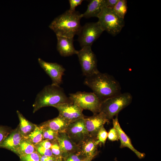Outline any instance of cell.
Instances as JSON below:
<instances>
[{"instance_id": "1", "label": "cell", "mask_w": 161, "mask_h": 161, "mask_svg": "<svg viewBox=\"0 0 161 161\" xmlns=\"http://www.w3.org/2000/svg\"><path fill=\"white\" fill-rule=\"evenodd\" d=\"M84 83L92 89L102 102L121 93L119 82L107 73L99 71L86 77Z\"/></svg>"}, {"instance_id": "2", "label": "cell", "mask_w": 161, "mask_h": 161, "mask_svg": "<svg viewBox=\"0 0 161 161\" xmlns=\"http://www.w3.org/2000/svg\"><path fill=\"white\" fill-rule=\"evenodd\" d=\"M82 17V14L79 12H71L68 10L55 18L49 27L56 35L73 38L81 29L80 21Z\"/></svg>"}, {"instance_id": "3", "label": "cell", "mask_w": 161, "mask_h": 161, "mask_svg": "<svg viewBox=\"0 0 161 161\" xmlns=\"http://www.w3.org/2000/svg\"><path fill=\"white\" fill-rule=\"evenodd\" d=\"M72 103L60 86L53 84L48 85L37 95L33 104V112L43 107L52 106L66 103Z\"/></svg>"}, {"instance_id": "4", "label": "cell", "mask_w": 161, "mask_h": 161, "mask_svg": "<svg viewBox=\"0 0 161 161\" xmlns=\"http://www.w3.org/2000/svg\"><path fill=\"white\" fill-rule=\"evenodd\" d=\"M132 97L130 93L126 92L109 98L102 102L100 112L104 114L109 121L129 105Z\"/></svg>"}, {"instance_id": "5", "label": "cell", "mask_w": 161, "mask_h": 161, "mask_svg": "<svg viewBox=\"0 0 161 161\" xmlns=\"http://www.w3.org/2000/svg\"><path fill=\"white\" fill-rule=\"evenodd\" d=\"M97 18L103 30L113 36L119 33L125 25L124 19L118 16L112 9L105 7Z\"/></svg>"}, {"instance_id": "6", "label": "cell", "mask_w": 161, "mask_h": 161, "mask_svg": "<svg viewBox=\"0 0 161 161\" xmlns=\"http://www.w3.org/2000/svg\"><path fill=\"white\" fill-rule=\"evenodd\" d=\"M72 102L82 109L88 110L93 114L100 112L101 101L93 92L78 91L69 94Z\"/></svg>"}, {"instance_id": "7", "label": "cell", "mask_w": 161, "mask_h": 161, "mask_svg": "<svg viewBox=\"0 0 161 161\" xmlns=\"http://www.w3.org/2000/svg\"><path fill=\"white\" fill-rule=\"evenodd\" d=\"M77 55L84 76L88 77L99 71L97 68V58L91 47H82L78 51Z\"/></svg>"}, {"instance_id": "8", "label": "cell", "mask_w": 161, "mask_h": 161, "mask_svg": "<svg viewBox=\"0 0 161 161\" xmlns=\"http://www.w3.org/2000/svg\"><path fill=\"white\" fill-rule=\"evenodd\" d=\"M103 31L98 21L86 23L81 26L78 35V40L80 47H91Z\"/></svg>"}, {"instance_id": "9", "label": "cell", "mask_w": 161, "mask_h": 161, "mask_svg": "<svg viewBox=\"0 0 161 161\" xmlns=\"http://www.w3.org/2000/svg\"><path fill=\"white\" fill-rule=\"evenodd\" d=\"M53 107L58 110V115L69 124L85 117L83 113V110L73 103L60 104Z\"/></svg>"}, {"instance_id": "10", "label": "cell", "mask_w": 161, "mask_h": 161, "mask_svg": "<svg viewBox=\"0 0 161 161\" xmlns=\"http://www.w3.org/2000/svg\"><path fill=\"white\" fill-rule=\"evenodd\" d=\"M41 67L49 76L52 80V84L60 86L62 82V76L65 69L63 66L56 63L48 62L41 58L38 59Z\"/></svg>"}, {"instance_id": "11", "label": "cell", "mask_w": 161, "mask_h": 161, "mask_svg": "<svg viewBox=\"0 0 161 161\" xmlns=\"http://www.w3.org/2000/svg\"><path fill=\"white\" fill-rule=\"evenodd\" d=\"M65 132L78 146L89 136L85 125L84 118L69 124Z\"/></svg>"}, {"instance_id": "12", "label": "cell", "mask_w": 161, "mask_h": 161, "mask_svg": "<svg viewBox=\"0 0 161 161\" xmlns=\"http://www.w3.org/2000/svg\"><path fill=\"white\" fill-rule=\"evenodd\" d=\"M84 120L89 135L94 137H97L99 130L109 121L105 115L101 112L94 114L92 116L85 117Z\"/></svg>"}, {"instance_id": "13", "label": "cell", "mask_w": 161, "mask_h": 161, "mask_svg": "<svg viewBox=\"0 0 161 161\" xmlns=\"http://www.w3.org/2000/svg\"><path fill=\"white\" fill-rule=\"evenodd\" d=\"M57 140L61 151L62 156L64 158L80 151L78 146L71 140L65 132L58 133Z\"/></svg>"}, {"instance_id": "14", "label": "cell", "mask_w": 161, "mask_h": 161, "mask_svg": "<svg viewBox=\"0 0 161 161\" xmlns=\"http://www.w3.org/2000/svg\"><path fill=\"white\" fill-rule=\"evenodd\" d=\"M100 143L97 137L88 136L78 145L80 151L85 157L93 158L98 153V147Z\"/></svg>"}, {"instance_id": "15", "label": "cell", "mask_w": 161, "mask_h": 161, "mask_svg": "<svg viewBox=\"0 0 161 161\" xmlns=\"http://www.w3.org/2000/svg\"><path fill=\"white\" fill-rule=\"evenodd\" d=\"M25 138L21 134L18 126L12 130L0 145V148H4L15 153L21 143Z\"/></svg>"}, {"instance_id": "16", "label": "cell", "mask_w": 161, "mask_h": 161, "mask_svg": "<svg viewBox=\"0 0 161 161\" xmlns=\"http://www.w3.org/2000/svg\"><path fill=\"white\" fill-rule=\"evenodd\" d=\"M57 39V49L62 56L67 57L77 54L78 50L74 48L73 38L56 35Z\"/></svg>"}, {"instance_id": "17", "label": "cell", "mask_w": 161, "mask_h": 161, "mask_svg": "<svg viewBox=\"0 0 161 161\" xmlns=\"http://www.w3.org/2000/svg\"><path fill=\"white\" fill-rule=\"evenodd\" d=\"M113 127L116 129L118 134L119 139L120 141V147L122 148L127 147L134 152L139 158H143L145 157V154L138 151L133 146L130 139L120 126L117 115L116 116L114 119H113Z\"/></svg>"}, {"instance_id": "18", "label": "cell", "mask_w": 161, "mask_h": 161, "mask_svg": "<svg viewBox=\"0 0 161 161\" xmlns=\"http://www.w3.org/2000/svg\"><path fill=\"white\" fill-rule=\"evenodd\" d=\"M104 7V0H90L86 10L82 14L83 17L87 18L92 17H97Z\"/></svg>"}, {"instance_id": "19", "label": "cell", "mask_w": 161, "mask_h": 161, "mask_svg": "<svg viewBox=\"0 0 161 161\" xmlns=\"http://www.w3.org/2000/svg\"><path fill=\"white\" fill-rule=\"evenodd\" d=\"M69 123L61 117H57L43 123L41 125L48 127L58 133L65 132Z\"/></svg>"}, {"instance_id": "20", "label": "cell", "mask_w": 161, "mask_h": 161, "mask_svg": "<svg viewBox=\"0 0 161 161\" xmlns=\"http://www.w3.org/2000/svg\"><path fill=\"white\" fill-rule=\"evenodd\" d=\"M16 113L19 120V131L25 138L34 131L37 125L27 120L19 111L17 110Z\"/></svg>"}, {"instance_id": "21", "label": "cell", "mask_w": 161, "mask_h": 161, "mask_svg": "<svg viewBox=\"0 0 161 161\" xmlns=\"http://www.w3.org/2000/svg\"><path fill=\"white\" fill-rule=\"evenodd\" d=\"M36 151L35 146L25 138L21 142L15 153L21 156L31 154Z\"/></svg>"}, {"instance_id": "22", "label": "cell", "mask_w": 161, "mask_h": 161, "mask_svg": "<svg viewBox=\"0 0 161 161\" xmlns=\"http://www.w3.org/2000/svg\"><path fill=\"white\" fill-rule=\"evenodd\" d=\"M25 138L34 145L44 140L41 126L37 125L34 131Z\"/></svg>"}, {"instance_id": "23", "label": "cell", "mask_w": 161, "mask_h": 161, "mask_svg": "<svg viewBox=\"0 0 161 161\" xmlns=\"http://www.w3.org/2000/svg\"><path fill=\"white\" fill-rule=\"evenodd\" d=\"M127 9V1L118 0L112 9L118 16L124 19Z\"/></svg>"}, {"instance_id": "24", "label": "cell", "mask_w": 161, "mask_h": 161, "mask_svg": "<svg viewBox=\"0 0 161 161\" xmlns=\"http://www.w3.org/2000/svg\"><path fill=\"white\" fill-rule=\"evenodd\" d=\"M43 130L44 140H48L51 141L57 140L58 133L48 127L41 125Z\"/></svg>"}, {"instance_id": "25", "label": "cell", "mask_w": 161, "mask_h": 161, "mask_svg": "<svg viewBox=\"0 0 161 161\" xmlns=\"http://www.w3.org/2000/svg\"><path fill=\"white\" fill-rule=\"evenodd\" d=\"M85 157H86L80 151L71 154L64 157V161H81Z\"/></svg>"}, {"instance_id": "26", "label": "cell", "mask_w": 161, "mask_h": 161, "mask_svg": "<svg viewBox=\"0 0 161 161\" xmlns=\"http://www.w3.org/2000/svg\"><path fill=\"white\" fill-rule=\"evenodd\" d=\"M40 154L36 151L30 154L20 156L21 161H40Z\"/></svg>"}, {"instance_id": "27", "label": "cell", "mask_w": 161, "mask_h": 161, "mask_svg": "<svg viewBox=\"0 0 161 161\" xmlns=\"http://www.w3.org/2000/svg\"><path fill=\"white\" fill-rule=\"evenodd\" d=\"M108 137V133L104 127H102L98 131L97 138L100 143L104 145Z\"/></svg>"}, {"instance_id": "28", "label": "cell", "mask_w": 161, "mask_h": 161, "mask_svg": "<svg viewBox=\"0 0 161 161\" xmlns=\"http://www.w3.org/2000/svg\"><path fill=\"white\" fill-rule=\"evenodd\" d=\"M50 149L53 156L57 157H62L61 151L57 140L52 141Z\"/></svg>"}, {"instance_id": "29", "label": "cell", "mask_w": 161, "mask_h": 161, "mask_svg": "<svg viewBox=\"0 0 161 161\" xmlns=\"http://www.w3.org/2000/svg\"><path fill=\"white\" fill-rule=\"evenodd\" d=\"M12 131L8 126L0 125V145Z\"/></svg>"}, {"instance_id": "30", "label": "cell", "mask_w": 161, "mask_h": 161, "mask_svg": "<svg viewBox=\"0 0 161 161\" xmlns=\"http://www.w3.org/2000/svg\"><path fill=\"white\" fill-rule=\"evenodd\" d=\"M36 151L41 155L48 157L54 156L53 155L50 149H47L38 145H35Z\"/></svg>"}, {"instance_id": "31", "label": "cell", "mask_w": 161, "mask_h": 161, "mask_svg": "<svg viewBox=\"0 0 161 161\" xmlns=\"http://www.w3.org/2000/svg\"><path fill=\"white\" fill-rule=\"evenodd\" d=\"M108 139L111 141H118L119 136L118 132L116 129L113 127L111 129L108 133Z\"/></svg>"}, {"instance_id": "32", "label": "cell", "mask_w": 161, "mask_h": 161, "mask_svg": "<svg viewBox=\"0 0 161 161\" xmlns=\"http://www.w3.org/2000/svg\"><path fill=\"white\" fill-rule=\"evenodd\" d=\"M83 1V0H69L70 8L69 11L71 12L75 11V7L81 4Z\"/></svg>"}, {"instance_id": "33", "label": "cell", "mask_w": 161, "mask_h": 161, "mask_svg": "<svg viewBox=\"0 0 161 161\" xmlns=\"http://www.w3.org/2000/svg\"><path fill=\"white\" fill-rule=\"evenodd\" d=\"M118 0H104V7L113 9Z\"/></svg>"}, {"instance_id": "34", "label": "cell", "mask_w": 161, "mask_h": 161, "mask_svg": "<svg viewBox=\"0 0 161 161\" xmlns=\"http://www.w3.org/2000/svg\"><path fill=\"white\" fill-rule=\"evenodd\" d=\"M52 141L45 140H43L38 144L45 148L50 149L52 144Z\"/></svg>"}, {"instance_id": "35", "label": "cell", "mask_w": 161, "mask_h": 161, "mask_svg": "<svg viewBox=\"0 0 161 161\" xmlns=\"http://www.w3.org/2000/svg\"><path fill=\"white\" fill-rule=\"evenodd\" d=\"M57 158H56L55 156L48 157L45 161H55Z\"/></svg>"}, {"instance_id": "36", "label": "cell", "mask_w": 161, "mask_h": 161, "mask_svg": "<svg viewBox=\"0 0 161 161\" xmlns=\"http://www.w3.org/2000/svg\"><path fill=\"white\" fill-rule=\"evenodd\" d=\"M92 159L93 158L91 157H86L82 160L81 161H91Z\"/></svg>"}, {"instance_id": "37", "label": "cell", "mask_w": 161, "mask_h": 161, "mask_svg": "<svg viewBox=\"0 0 161 161\" xmlns=\"http://www.w3.org/2000/svg\"><path fill=\"white\" fill-rule=\"evenodd\" d=\"M61 157H58L55 161H61Z\"/></svg>"}]
</instances>
